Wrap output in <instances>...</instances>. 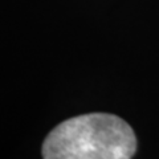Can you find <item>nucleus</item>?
<instances>
[{"mask_svg":"<svg viewBox=\"0 0 159 159\" xmlns=\"http://www.w3.org/2000/svg\"><path fill=\"white\" fill-rule=\"evenodd\" d=\"M137 138L126 121L109 113H90L61 122L43 143L45 159H129Z\"/></svg>","mask_w":159,"mask_h":159,"instance_id":"f257e3e1","label":"nucleus"}]
</instances>
